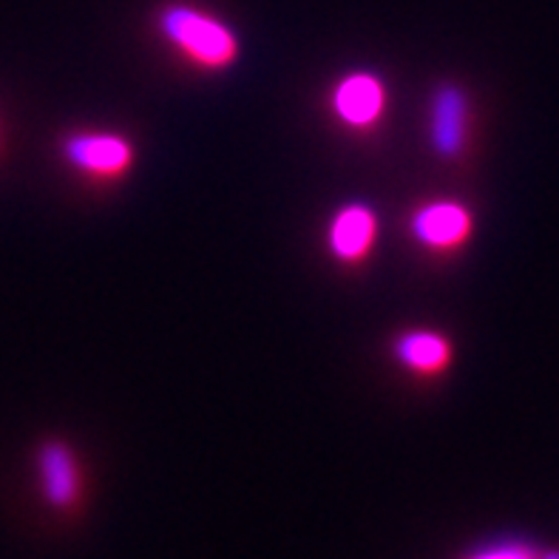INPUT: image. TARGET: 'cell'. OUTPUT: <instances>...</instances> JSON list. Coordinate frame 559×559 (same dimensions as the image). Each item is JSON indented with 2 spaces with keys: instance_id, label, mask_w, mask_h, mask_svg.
I'll list each match as a JSON object with an SVG mask.
<instances>
[{
  "instance_id": "6da1fadb",
  "label": "cell",
  "mask_w": 559,
  "mask_h": 559,
  "mask_svg": "<svg viewBox=\"0 0 559 559\" xmlns=\"http://www.w3.org/2000/svg\"><path fill=\"white\" fill-rule=\"evenodd\" d=\"M159 28L185 57L205 69H227L239 57V40L219 17L188 3H174L159 14Z\"/></svg>"
},
{
  "instance_id": "7a4b0ae2",
  "label": "cell",
  "mask_w": 559,
  "mask_h": 559,
  "mask_svg": "<svg viewBox=\"0 0 559 559\" xmlns=\"http://www.w3.org/2000/svg\"><path fill=\"white\" fill-rule=\"evenodd\" d=\"M63 156L71 168L88 177L114 179L134 163V145L111 131H78L63 140Z\"/></svg>"
},
{
  "instance_id": "3957f363",
  "label": "cell",
  "mask_w": 559,
  "mask_h": 559,
  "mask_svg": "<svg viewBox=\"0 0 559 559\" xmlns=\"http://www.w3.org/2000/svg\"><path fill=\"white\" fill-rule=\"evenodd\" d=\"M475 219L466 205L452 202V199H438L420 207L412 216V234L420 245L432 250H452L461 248L463 241L472 236Z\"/></svg>"
},
{
  "instance_id": "277c9868",
  "label": "cell",
  "mask_w": 559,
  "mask_h": 559,
  "mask_svg": "<svg viewBox=\"0 0 559 559\" xmlns=\"http://www.w3.org/2000/svg\"><path fill=\"white\" fill-rule=\"evenodd\" d=\"M386 108V88L369 71H355L335 85L333 111L349 128H369L381 120Z\"/></svg>"
},
{
  "instance_id": "5b68a950",
  "label": "cell",
  "mask_w": 559,
  "mask_h": 559,
  "mask_svg": "<svg viewBox=\"0 0 559 559\" xmlns=\"http://www.w3.org/2000/svg\"><path fill=\"white\" fill-rule=\"evenodd\" d=\"M37 477L46 503L55 509H69L80 497V466L78 457L66 447L63 440H46L37 449Z\"/></svg>"
},
{
  "instance_id": "8992f818",
  "label": "cell",
  "mask_w": 559,
  "mask_h": 559,
  "mask_svg": "<svg viewBox=\"0 0 559 559\" xmlns=\"http://www.w3.org/2000/svg\"><path fill=\"white\" fill-rule=\"evenodd\" d=\"M378 236V216L369 205L353 202L344 205L330 222L326 230V245L341 262H358L372 250Z\"/></svg>"
},
{
  "instance_id": "52a82bcc",
  "label": "cell",
  "mask_w": 559,
  "mask_h": 559,
  "mask_svg": "<svg viewBox=\"0 0 559 559\" xmlns=\"http://www.w3.org/2000/svg\"><path fill=\"white\" fill-rule=\"evenodd\" d=\"M468 99L457 85H440L432 99V145L440 156H457L466 145Z\"/></svg>"
},
{
  "instance_id": "ba28073f",
  "label": "cell",
  "mask_w": 559,
  "mask_h": 559,
  "mask_svg": "<svg viewBox=\"0 0 559 559\" xmlns=\"http://www.w3.org/2000/svg\"><path fill=\"white\" fill-rule=\"evenodd\" d=\"M395 358L412 372L432 376L452 364V341L435 330H409V333L397 335Z\"/></svg>"
},
{
  "instance_id": "9c48e42d",
  "label": "cell",
  "mask_w": 559,
  "mask_h": 559,
  "mask_svg": "<svg viewBox=\"0 0 559 559\" xmlns=\"http://www.w3.org/2000/svg\"><path fill=\"white\" fill-rule=\"evenodd\" d=\"M468 559H539V551H534L525 543H500V546L483 548V551L472 554Z\"/></svg>"
},
{
  "instance_id": "30bf717a",
  "label": "cell",
  "mask_w": 559,
  "mask_h": 559,
  "mask_svg": "<svg viewBox=\"0 0 559 559\" xmlns=\"http://www.w3.org/2000/svg\"><path fill=\"white\" fill-rule=\"evenodd\" d=\"M539 559H559V551H543Z\"/></svg>"
}]
</instances>
